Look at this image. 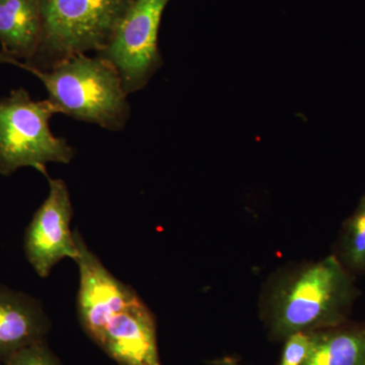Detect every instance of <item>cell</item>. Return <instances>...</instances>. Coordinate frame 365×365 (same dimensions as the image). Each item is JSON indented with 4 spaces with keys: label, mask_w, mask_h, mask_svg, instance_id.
<instances>
[{
    "label": "cell",
    "mask_w": 365,
    "mask_h": 365,
    "mask_svg": "<svg viewBox=\"0 0 365 365\" xmlns=\"http://www.w3.org/2000/svg\"><path fill=\"white\" fill-rule=\"evenodd\" d=\"M78 248L76 263L79 270L78 313L79 323L91 340L95 341L116 314L140 300L135 290L121 282L86 246L74 230Z\"/></svg>",
    "instance_id": "cell-7"
},
{
    "label": "cell",
    "mask_w": 365,
    "mask_h": 365,
    "mask_svg": "<svg viewBox=\"0 0 365 365\" xmlns=\"http://www.w3.org/2000/svg\"><path fill=\"white\" fill-rule=\"evenodd\" d=\"M0 365H4V364H0Z\"/></svg>",
    "instance_id": "cell-16"
},
{
    "label": "cell",
    "mask_w": 365,
    "mask_h": 365,
    "mask_svg": "<svg viewBox=\"0 0 365 365\" xmlns=\"http://www.w3.org/2000/svg\"><path fill=\"white\" fill-rule=\"evenodd\" d=\"M213 364L215 365H239L237 364V362L235 361V359H222L220 360H216V361L213 362Z\"/></svg>",
    "instance_id": "cell-15"
},
{
    "label": "cell",
    "mask_w": 365,
    "mask_h": 365,
    "mask_svg": "<svg viewBox=\"0 0 365 365\" xmlns=\"http://www.w3.org/2000/svg\"><path fill=\"white\" fill-rule=\"evenodd\" d=\"M314 332H297L285 338L279 365H304L311 354Z\"/></svg>",
    "instance_id": "cell-14"
},
{
    "label": "cell",
    "mask_w": 365,
    "mask_h": 365,
    "mask_svg": "<svg viewBox=\"0 0 365 365\" xmlns=\"http://www.w3.org/2000/svg\"><path fill=\"white\" fill-rule=\"evenodd\" d=\"M4 365H62L46 340L39 341L19 350Z\"/></svg>",
    "instance_id": "cell-13"
},
{
    "label": "cell",
    "mask_w": 365,
    "mask_h": 365,
    "mask_svg": "<svg viewBox=\"0 0 365 365\" xmlns=\"http://www.w3.org/2000/svg\"><path fill=\"white\" fill-rule=\"evenodd\" d=\"M55 114L58 110L48 98L34 101L24 88L0 100V175L32 167L47 178V163L71 162L73 148L50 129Z\"/></svg>",
    "instance_id": "cell-3"
},
{
    "label": "cell",
    "mask_w": 365,
    "mask_h": 365,
    "mask_svg": "<svg viewBox=\"0 0 365 365\" xmlns=\"http://www.w3.org/2000/svg\"><path fill=\"white\" fill-rule=\"evenodd\" d=\"M304 365H365V325L345 323L314 331Z\"/></svg>",
    "instance_id": "cell-11"
},
{
    "label": "cell",
    "mask_w": 365,
    "mask_h": 365,
    "mask_svg": "<svg viewBox=\"0 0 365 365\" xmlns=\"http://www.w3.org/2000/svg\"><path fill=\"white\" fill-rule=\"evenodd\" d=\"M333 255L353 277L365 275V193L343 223Z\"/></svg>",
    "instance_id": "cell-12"
},
{
    "label": "cell",
    "mask_w": 365,
    "mask_h": 365,
    "mask_svg": "<svg viewBox=\"0 0 365 365\" xmlns=\"http://www.w3.org/2000/svg\"><path fill=\"white\" fill-rule=\"evenodd\" d=\"M47 180L49 193L26 228L24 242L29 263L42 278L48 277L64 258L74 261L78 257L71 230L73 208L66 182L49 176Z\"/></svg>",
    "instance_id": "cell-6"
},
{
    "label": "cell",
    "mask_w": 365,
    "mask_h": 365,
    "mask_svg": "<svg viewBox=\"0 0 365 365\" xmlns=\"http://www.w3.org/2000/svg\"><path fill=\"white\" fill-rule=\"evenodd\" d=\"M360 292L334 255L294 264L269 278L261 292V318L274 337L314 332L347 323Z\"/></svg>",
    "instance_id": "cell-1"
},
{
    "label": "cell",
    "mask_w": 365,
    "mask_h": 365,
    "mask_svg": "<svg viewBox=\"0 0 365 365\" xmlns=\"http://www.w3.org/2000/svg\"><path fill=\"white\" fill-rule=\"evenodd\" d=\"M50 330L51 321L39 300L0 287V364L26 346L46 340Z\"/></svg>",
    "instance_id": "cell-9"
},
{
    "label": "cell",
    "mask_w": 365,
    "mask_h": 365,
    "mask_svg": "<svg viewBox=\"0 0 365 365\" xmlns=\"http://www.w3.org/2000/svg\"><path fill=\"white\" fill-rule=\"evenodd\" d=\"M132 1L41 0L43 32L37 55L49 61L46 68L73 55L103 51Z\"/></svg>",
    "instance_id": "cell-4"
},
{
    "label": "cell",
    "mask_w": 365,
    "mask_h": 365,
    "mask_svg": "<svg viewBox=\"0 0 365 365\" xmlns=\"http://www.w3.org/2000/svg\"><path fill=\"white\" fill-rule=\"evenodd\" d=\"M93 342L119 365H162L157 321L143 299L108 322Z\"/></svg>",
    "instance_id": "cell-8"
},
{
    "label": "cell",
    "mask_w": 365,
    "mask_h": 365,
    "mask_svg": "<svg viewBox=\"0 0 365 365\" xmlns=\"http://www.w3.org/2000/svg\"><path fill=\"white\" fill-rule=\"evenodd\" d=\"M41 0H0V43L7 56L30 61L42 39Z\"/></svg>",
    "instance_id": "cell-10"
},
{
    "label": "cell",
    "mask_w": 365,
    "mask_h": 365,
    "mask_svg": "<svg viewBox=\"0 0 365 365\" xmlns=\"http://www.w3.org/2000/svg\"><path fill=\"white\" fill-rule=\"evenodd\" d=\"M170 0H133L98 56L116 69L127 95L141 90L162 66L158 37Z\"/></svg>",
    "instance_id": "cell-5"
},
{
    "label": "cell",
    "mask_w": 365,
    "mask_h": 365,
    "mask_svg": "<svg viewBox=\"0 0 365 365\" xmlns=\"http://www.w3.org/2000/svg\"><path fill=\"white\" fill-rule=\"evenodd\" d=\"M0 63L20 67L39 78L59 114L112 131L122 130L128 121L127 93L116 69L103 57L73 55L43 69L0 52Z\"/></svg>",
    "instance_id": "cell-2"
}]
</instances>
